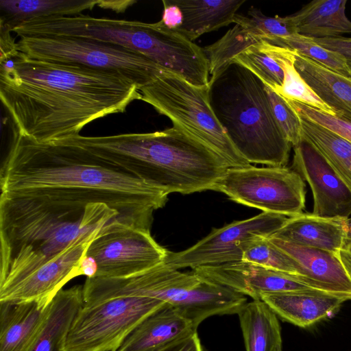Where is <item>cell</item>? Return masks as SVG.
I'll return each mask as SVG.
<instances>
[{"instance_id": "8fae6325", "label": "cell", "mask_w": 351, "mask_h": 351, "mask_svg": "<svg viewBox=\"0 0 351 351\" xmlns=\"http://www.w3.org/2000/svg\"><path fill=\"white\" fill-rule=\"evenodd\" d=\"M165 304L145 297L83 304L70 328L65 350L115 351L146 317Z\"/></svg>"}, {"instance_id": "4fadbf2b", "label": "cell", "mask_w": 351, "mask_h": 351, "mask_svg": "<svg viewBox=\"0 0 351 351\" xmlns=\"http://www.w3.org/2000/svg\"><path fill=\"white\" fill-rule=\"evenodd\" d=\"M289 217L265 213L214 228L206 237L179 252L168 251L164 263L176 269L220 265L242 260L243 247L256 236L271 237Z\"/></svg>"}, {"instance_id": "7c38bea8", "label": "cell", "mask_w": 351, "mask_h": 351, "mask_svg": "<svg viewBox=\"0 0 351 351\" xmlns=\"http://www.w3.org/2000/svg\"><path fill=\"white\" fill-rule=\"evenodd\" d=\"M167 250L153 239L150 231L119 221L89 244L82 260L86 278H124L164 263Z\"/></svg>"}, {"instance_id": "8d00e7d4", "label": "cell", "mask_w": 351, "mask_h": 351, "mask_svg": "<svg viewBox=\"0 0 351 351\" xmlns=\"http://www.w3.org/2000/svg\"><path fill=\"white\" fill-rule=\"evenodd\" d=\"M164 10L159 22L166 28L178 32L182 24V13L173 0H163Z\"/></svg>"}, {"instance_id": "ba28073f", "label": "cell", "mask_w": 351, "mask_h": 351, "mask_svg": "<svg viewBox=\"0 0 351 351\" xmlns=\"http://www.w3.org/2000/svg\"><path fill=\"white\" fill-rule=\"evenodd\" d=\"M139 91L141 100L220 156L229 167L251 165L236 149L215 116L209 101L208 84L196 86L165 70Z\"/></svg>"}, {"instance_id": "b9f144b4", "label": "cell", "mask_w": 351, "mask_h": 351, "mask_svg": "<svg viewBox=\"0 0 351 351\" xmlns=\"http://www.w3.org/2000/svg\"><path fill=\"white\" fill-rule=\"evenodd\" d=\"M348 236L351 237V217L348 219Z\"/></svg>"}, {"instance_id": "603a6c76", "label": "cell", "mask_w": 351, "mask_h": 351, "mask_svg": "<svg viewBox=\"0 0 351 351\" xmlns=\"http://www.w3.org/2000/svg\"><path fill=\"white\" fill-rule=\"evenodd\" d=\"M295 66L319 98L337 117L351 122V79L332 71L295 51Z\"/></svg>"}, {"instance_id": "484cf974", "label": "cell", "mask_w": 351, "mask_h": 351, "mask_svg": "<svg viewBox=\"0 0 351 351\" xmlns=\"http://www.w3.org/2000/svg\"><path fill=\"white\" fill-rule=\"evenodd\" d=\"M237 315L246 351H282L278 316L265 302H246Z\"/></svg>"}, {"instance_id": "60d3db41", "label": "cell", "mask_w": 351, "mask_h": 351, "mask_svg": "<svg viewBox=\"0 0 351 351\" xmlns=\"http://www.w3.org/2000/svg\"><path fill=\"white\" fill-rule=\"evenodd\" d=\"M338 256L351 278V237L348 236L343 248L339 252Z\"/></svg>"}, {"instance_id": "9a60e30c", "label": "cell", "mask_w": 351, "mask_h": 351, "mask_svg": "<svg viewBox=\"0 0 351 351\" xmlns=\"http://www.w3.org/2000/svg\"><path fill=\"white\" fill-rule=\"evenodd\" d=\"M199 276L225 286L253 300L264 294L314 289L301 278L245 261L199 267L193 269ZM317 290V289H316Z\"/></svg>"}, {"instance_id": "ffe728a7", "label": "cell", "mask_w": 351, "mask_h": 351, "mask_svg": "<svg viewBox=\"0 0 351 351\" xmlns=\"http://www.w3.org/2000/svg\"><path fill=\"white\" fill-rule=\"evenodd\" d=\"M51 300L0 302V351H29Z\"/></svg>"}, {"instance_id": "83f0119b", "label": "cell", "mask_w": 351, "mask_h": 351, "mask_svg": "<svg viewBox=\"0 0 351 351\" xmlns=\"http://www.w3.org/2000/svg\"><path fill=\"white\" fill-rule=\"evenodd\" d=\"M298 115L302 139L324 156L351 190V143L326 128Z\"/></svg>"}, {"instance_id": "5b68a950", "label": "cell", "mask_w": 351, "mask_h": 351, "mask_svg": "<svg viewBox=\"0 0 351 351\" xmlns=\"http://www.w3.org/2000/svg\"><path fill=\"white\" fill-rule=\"evenodd\" d=\"M210 104L238 152L250 164L286 167L292 145L274 116L265 84L232 62L208 82Z\"/></svg>"}, {"instance_id": "5bb4252c", "label": "cell", "mask_w": 351, "mask_h": 351, "mask_svg": "<svg viewBox=\"0 0 351 351\" xmlns=\"http://www.w3.org/2000/svg\"><path fill=\"white\" fill-rule=\"evenodd\" d=\"M291 169L306 180L313 197V215L348 219L351 216V190L324 156L302 139L293 147Z\"/></svg>"}, {"instance_id": "7a4b0ae2", "label": "cell", "mask_w": 351, "mask_h": 351, "mask_svg": "<svg viewBox=\"0 0 351 351\" xmlns=\"http://www.w3.org/2000/svg\"><path fill=\"white\" fill-rule=\"evenodd\" d=\"M139 86L107 71L0 54V97L18 134L40 143L80 134L90 122L141 100Z\"/></svg>"}, {"instance_id": "836d02e7", "label": "cell", "mask_w": 351, "mask_h": 351, "mask_svg": "<svg viewBox=\"0 0 351 351\" xmlns=\"http://www.w3.org/2000/svg\"><path fill=\"white\" fill-rule=\"evenodd\" d=\"M234 21L246 25L258 36L263 37L266 41L298 34L290 15L284 17L278 15L268 16L254 7L249 10L247 16L236 14Z\"/></svg>"}, {"instance_id": "3957f363", "label": "cell", "mask_w": 351, "mask_h": 351, "mask_svg": "<svg viewBox=\"0 0 351 351\" xmlns=\"http://www.w3.org/2000/svg\"><path fill=\"white\" fill-rule=\"evenodd\" d=\"M118 221L119 213L102 203L82 206L1 196L0 291Z\"/></svg>"}, {"instance_id": "30bf717a", "label": "cell", "mask_w": 351, "mask_h": 351, "mask_svg": "<svg viewBox=\"0 0 351 351\" xmlns=\"http://www.w3.org/2000/svg\"><path fill=\"white\" fill-rule=\"evenodd\" d=\"M213 191L237 203L289 217L302 213L305 208L304 180L287 167H229Z\"/></svg>"}, {"instance_id": "cb8c5ba5", "label": "cell", "mask_w": 351, "mask_h": 351, "mask_svg": "<svg viewBox=\"0 0 351 351\" xmlns=\"http://www.w3.org/2000/svg\"><path fill=\"white\" fill-rule=\"evenodd\" d=\"M347 0H314L290 15L297 33L311 38L351 34V21L346 14Z\"/></svg>"}, {"instance_id": "e575fe53", "label": "cell", "mask_w": 351, "mask_h": 351, "mask_svg": "<svg viewBox=\"0 0 351 351\" xmlns=\"http://www.w3.org/2000/svg\"><path fill=\"white\" fill-rule=\"evenodd\" d=\"M265 90L275 119L285 137L292 147L302 140V128L298 114L287 101L270 87L265 85Z\"/></svg>"}, {"instance_id": "8992f818", "label": "cell", "mask_w": 351, "mask_h": 351, "mask_svg": "<svg viewBox=\"0 0 351 351\" xmlns=\"http://www.w3.org/2000/svg\"><path fill=\"white\" fill-rule=\"evenodd\" d=\"M95 300L121 297H145L164 302L196 328L213 315L237 314L245 296L203 278L193 271L184 273L162 263L143 272L124 278H95L91 283Z\"/></svg>"}, {"instance_id": "4dcf8cb0", "label": "cell", "mask_w": 351, "mask_h": 351, "mask_svg": "<svg viewBox=\"0 0 351 351\" xmlns=\"http://www.w3.org/2000/svg\"><path fill=\"white\" fill-rule=\"evenodd\" d=\"M276 49L277 45L263 40L247 47L232 62L245 67L274 90L281 86L284 79L283 70L276 58Z\"/></svg>"}, {"instance_id": "f546056e", "label": "cell", "mask_w": 351, "mask_h": 351, "mask_svg": "<svg viewBox=\"0 0 351 351\" xmlns=\"http://www.w3.org/2000/svg\"><path fill=\"white\" fill-rule=\"evenodd\" d=\"M265 40L247 25L235 23L233 28L212 45L203 48L208 62V71L211 76L232 62L235 56L251 45Z\"/></svg>"}, {"instance_id": "f1b7e54d", "label": "cell", "mask_w": 351, "mask_h": 351, "mask_svg": "<svg viewBox=\"0 0 351 351\" xmlns=\"http://www.w3.org/2000/svg\"><path fill=\"white\" fill-rule=\"evenodd\" d=\"M295 50L277 45L276 58L283 70L284 79L281 86L274 91L285 99L296 101L329 115L337 116L336 112L319 98L299 73L295 66Z\"/></svg>"}, {"instance_id": "7402d4cb", "label": "cell", "mask_w": 351, "mask_h": 351, "mask_svg": "<svg viewBox=\"0 0 351 351\" xmlns=\"http://www.w3.org/2000/svg\"><path fill=\"white\" fill-rule=\"evenodd\" d=\"M83 304V285L60 290L51 300L47 317L29 351H66L70 328Z\"/></svg>"}, {"instance_id": "ac0fdd59", "label": "cell", "mask_w": 351, "mask_h": 351, "mask_svg": "<svg viewBox=\"0 0 351 351\" xmlns=\"http://www.w3.org/2000/svg\"><path fill=\"white\" fill-rule=\"evenodd\" d=\"M197 328L166 303L146 317L115 351H160L197 332Z\"/></svg>"}, {"instance_id": "6da1fadb", "label": "cell", "mask_w": 351, "mask_h": 351, "mask_svg": "<svg viewBox=\"0 0 351 351\" xmlns=\"http://www.w3.org/2000/svg\"><path fill=\"white\" fill-rule=\"evenodd\" d=\"M1 196L86 206L102 203L125 223L150 231L168 195L123 168L69 143H40L14 132L1 169Z\"/></svg>"}, {"instance_id": "d590c367", "label": "cell", "mask_w": 351, "mask_h": 351, "mask_svg": "<svg viewBox=\"0 0 351 351\" xmlns=\"http://www.w3.org/2000/svg\"><path fill=\"white\" fill-rule=\"evenodd\" d=\"M285 100L298 114L326 128L351 143V122L329 115L304 104Z\"/></svg>"}, {"instance_id": "2e32d148", "label": "cell", "mask_w": 351, "mask_h": 351, "mask_svg": "<svg viewBox=\"0 0 351 351\" xmlns=\"http://www.w3.org/2000/svg\"><path fill=\"white\" fill-rule=\"evenodd\" d=\"M93 240L74 245L15 285L0 291V302L51 300L69 280L82 275V260Z\"/></svg>"}, {"instance_id": "277c9868", "label": "cell", "mask_w": 351, "mask_h": 351, "mask_svg": "<svg viewBox=\"0 0 351 351\" xmlns=\"http://www.w3.org/2000/svg\"><path fill=\"white\" fill-rule=\"evenodd\" d=\"M62 141L88 149L167 195L213 190L229 168L220 156L175 126L148 133L78 134Z\"/></svg>"}, {"instance_id": "d4e9b609", "label": "cell", "mask_w": 351, "mask_h": 351, "mask_svg": "<svg viewBox=\"0 0 351 351\" xmlns=\"http://www.w3.org/2000/svg\"><path fill=\"white\" fill-rule=\"evenodd\" d=\"M183 20L178 33L190 41L201 35L234 22L237 10L245 0H173Z\"/></svg>"}, {"instance_id": "44dd1931", "label": "cell", "mask_w": 351, "mask_h": 351, "mask_svg": "<svg viewBox=\"0 0 351 351\" xmlns=\"http://www.w3.org/2000/svg\"><path fill=\"white\" fill-rule=\"evenodd\" d=\"M270 237L338 254L348 237V219L324 218L302 213L289 217Z\"/></svg>"}, {"instance_id": "4316f807", "label": "cell", "mask_w": 351, "mask_h": 351, "mask_svg": "<svg viewBox=\"0 0 351 351\" xmlns=\"http://www.w3.org/2000/svg\"><path fill=\"white\" fill-rule=\"evenodd\" d=\"M99 3V0H0V28L12 32L32 19L80 14Z\"/></svg>"}, {"instance_id": "ab89813d", "label": "cell", "mask_w": 351, "mask_h": 351, "mask_svg": "<svg viewBox=\"0 0 351 351\" xmlns=\"http://www.w3.org/2000/svg\"><path fill=\"white\" fill-rule=\"evenodd\" d=\"M136 3V1L127 0V1H107L99 0L98 7L104 9L112 10L117 12H123L128 8Z\"/></svg>"}, {"instance_id": "1f68e13d", "label": "cell", "mask_w": 351, "mask_h": 351, "mask_svg": "<svg viewBox=\"0 0 351 351\" xmlns=\"http://www.w3.org/2000/svg\"><path fill=\"white\" fill-rule=\"evenodd\" d=\"M267 42L295 50L326 68L351 79V69L344 56L337 51L318 45L311 38L295 34L287 37L275 38Z\"/></svg>"}, {"instance_id": "e0dca14e", "label": "cell", "mask_w": 351, "mask_h": 351, "mask_svg": "<svg viewBox=\"0 0 351 351\" xmlns=\"http://www.w3.org/2000/svg\"><path fill=\"white\" fill-rule=\"evenodd\" d=\"M269 239L297 262L299 265L298 276L308 286L314 289L351 298V278L338 254L276 238Z\"/></svg>"}, {"instance_id": "d6a6232c", "label": "cell", "mask_w": 351, "mask_h": 351, "mask_svg": "<svg viewBox=\"0 0 351 351\" xmlns=\"http://www.w3.org/2000/svg\"><path fill=\"white\" fill-rule=\"evenodd\" d=\"M242 260L275 270L299 274L297 262L274 244L269 237L256 236L248 240L243 247Z\"/></svg>"}, {"instance_id": "f35d334b", "label": "cell", "mask_w": 351, "mask_h": 351, "mask_svg": "<svg viewBox=\"0 0 351 351\" xmlns=\"http://www.w3.org/2000/svg\"><path fill=\"white\" fill-rule=\"evenodd\" d=\"M160 351H204L197 332Z\"/></svg>"}, {"instance_id": "74e56055", "label": "cell", "mask_w": 351, "mask_h": 351, "mask_svg": "<svg viewBox=\"0 0 351 351\" xmlns=\"http://www.w3.org/2000/svg\"><path fill=\"white\" fill-rule=\"evenodd\" d=\"M312 39L318 45L342 54L351 69V38L338 36Z\"/></svg>"}, {"instance_id": "52a82bcc", "label": "cell", "mask_w": 351, "mask_h": 351, "mask_svg": "<svg viewBox=\"0 0 351 351\" xmlns=\"http://www.w3.org/2000/svg\"><path fill=\"white\" fill-rule=\"evenodd\" d=\"M12 32L19 37L83 38L118 45L137 52L171 72L182 67L189 52L188 40L159 21L148 23L80 14L32 19Z\"/></svg>"}, {"instance_id": "9c48e42d", "label": "cell", "mask_w": 351, "mask_h": 351, "mask_svg": "<svg viewBox=\"0 0 351 351\" xmlns=\"http://www.w3.org/2000/svg\"><path fill=\"white\" fill-rule=\"evenodd\" d=\"M17 50L33 60L121 73L140 89L165 69L134 51L95 40L60 36H21Z\"/></svg>"}, {"instance_id": "d6986e66", "label": "cell", "mask_w": 351, "mask_h": 351, "mask_svg": "<svg viewBox=\"0 0 351 351\" xmlns=\"http://www.w3.org/2000/svg\"><path fill=\"white\" fill-rule=\"evenodd\" d=\"M347 295L311 289L262 295L265 302L281 319L301 328L308 327L330 315L346 301Z\"/></svg>"}]
</instances>
